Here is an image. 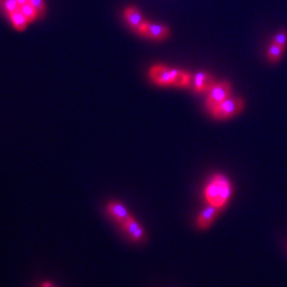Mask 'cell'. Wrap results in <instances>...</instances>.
<instances>
[{"label": "cell", "mask_w": 287, "mask_h": 287, "mask_svg": "<svg viewBox=\"0 0 287 287\" xmlns=\"http://www.w3.org/2000/svg\"><path fill=\"white\" fill-rule=\"evenodd\" d=\"M232 190V183L226 175L216 173L207 181L203 189L204 200L207 202V205L215 206L220 211L230 201Z\"/></svg>", "instance_id": "1"}, {"label": "cell", "mask_w": 287, "mask_h": 287, "mask_svg": "<svg viewBox=\"0 0 287 287\" xmlns=\"http://www.w3.org/2000/svg\"><path fill=\"white\" fill-rule=\"evenodd\" d=\"M245 103L241 97H230L221 102L219 106L214 108L211 112L212 116L218 121H225V119L233 117L241 113L244 110Z\"/></svg>", "instance_id": "2"}, {"label": "cell", "mask_w": 287, "mask_h": 287, "mask_svg": "<svg viewBox=\"0 0 287 287\" xmlns=\"http://www.w3.org/2000/svg\"><path fill=\"white\" fill-rule=\"evenodd\" d=\"M232 87L228 81H222L216 83L213 89L209 92V96L206 99V108L209 111H212L214 108L219 106L221 102L225 101L231 96Z\"/></svg>", "instance_id": "3"}, {"label": "cell", "mask_w": 287, "mask_h": 287, "mask_svg": "<svg viewBox=\"0 0 287 287\" xmlns=\"http://www.w3.org/2000/svg\"><path fill=\"white\" fill-rule=\"evenodd\" d=\"M139 32L142 35L148 38L156 39V41H162V39L167 38L169 35V29L166 26L151 22H144Z\"/></svg>", "instance_id": "4"}, {"label": "cell", "mask_w": 287, "mask_h": 287, "mask_svg": "<svg viewBox=\"0 0 287 287\" xmlns=\"http://www.w3.org/2000/svg\"><path fill=\"white\" fill-rule=\"evenodd\" d=\"M150 78L158 85H172L171 69L164 65H154L150 69Z\"/></svg>", "instance_id": "5"}, {"label": "cell", "mask_w": 287, "mask_h": 287, "mask_svg": "<svg viewBox=\"0 0 287 287\" xmlns=\"http://www.w3.org/2000/svg\"><path fill=\"white\" fill-rule=\"evenodd\" d=\"M216 85L214 77L209 73H198L194 78V91L196 93L210 92Z\"/></svg>", "instance_id": "6"}, {"label": "cell", "mask_w": 287, "mask_h": 287, "mask_svg": "<svg viewBox=\"0 0 287 287\" xmlns=\"http://www.w3.org/2000/svg\"><path fill=\"white\" fill-rule=\"evenodd\" d=\"M218 212L219 210L216 209L215 206L207 205L205 209L198 215V217L196 219V226L201 230H205L207 228H210L212 226L215 217L217 216Z\"/></svg>", "instance_id": "7"}, {"label": "cell", "mask_w": 287, "mask_h": 287, "mask_svg": "<svg viewBox=\"0 0 287 287\" xmlns=\"http://www.w3.org/2000/svg\"><path fill=\"white\" fill-rule=\"evenodd\" d=\"M108 212L111 216L113 217L116 221L121 223V225H123V223L125 221H127V219L131 216V215L128 213L127 209L122 203H118L115 201L109 202Z\"/></svg>", "instance_id": "8"}, {"label": "cell", "mask_w": 287, "mask_h": 287, "mask_svg": "<svg viewBox=\"0 0 287 287\" xmlns=\"http://www.w3.org/2000/svg\"><path fill=\"white\" fill-rule=\"evenodd\" d=\"M123 228L126 231V232L130 235L131 239L133 242H140L144 238V231L141 228L139 223L135 221V219L130 216L123 223Z\"/></svg>", "instance_id": "9"}, {"label": "cell", "mask_w": 287, "mask_h": 287, "mask_svg": "<svg viewBox=\"0 0 287 287\" xmlns=\"http://www.w3.org/2000/svg\"><path fill=\"white\" fill-rule=\"evenodd\" d=\"M125 18L127 22L130 25V27L137 31H140L142 25L145 22L143 19L141 12L134 6L128 7V9L125 11Z\"/></svg>", "instance_id": "10"}, {"label": "cell", "mask_w": 287, "mask_h": 287, "mask_svg": "<svg viewBox=\"0 0 287 287\" xmlns=\"http://www.w3.org/2000/svg\"><path fill=\"white\" fill-rule=\"evenodd\" d=\"M172 85L179 87H188L190 85V76L184 71L178 69H171Z\"/></svg>", "instance_id": "11"}, {"label": "cell", "mask_w": 287, "mask_h": 287, "mask_svg": "<svg viewBox=\"0 0 287 287\" xmlns=\"http://www.w3.org/2000/svg\"><path fill=\"white\" fill-rule=\"evenodd\" d=\"M9 15H10V18H11L13 26L16 30H18V31L25 30V28L27 27V23L29 21L27 20V18L22 15V13L19 10L14 11V12L10 13Z\"/></svg>", "instance_id": "12"}, {"label": "cell", "mask_w": 287, "mask_h": 287, "mask_svg": "<svg viewBox=\"0 0 287 287\" xmlns=\"http://www.w3.org/2000/svg\"><path fill=\"white\" fill-rule=\"evenodd\" d=\"M284 49H285L284 47H281V46L276 45L273 43V45L269 47L268 52H267L268 60L271 63H277L279 60L281 59V55H282Z\"/></svg>", "instance_id": "13"}, {"label": "cell", "mask_w": 287, "mask_h": 287, "mask_svg": "<svg viewBox=\"0 0 287 287\" xmlns=\"http://www.w3.org/2000/svg\"><path fill=\"white\" fill-rule=\"evenodd\" d=\"M19 11L22 13L23 16H25L28 21H33L37 17V13L35 9L29 2L20 5Z\"/></svg>", "instance_id": "14"}, {"label": "cell", "mask_w": 287, "mask_h": 287, "mask_svg": "<svg viewBox=\"0 0 287 287\" xmlns=\"http://www.w3.org/2000/svg\"><path fill=\"white\" fill-rule=\"evenodd\" d=\"M29 3L34 7L36 13H37V17L38 16H42L45 12V2L44 0H29Z\"/></svg>", "instance_id": "15"}, {"label": "cell", "mask_w": 287, "mask_h": 287, "mask_svg": "<svg viewBox=\"0 0 287 287\" xmlns=\"http://www.w3.org/2000/svg\"><path fill=\"white\" fill-rule=\"evenodd\" d=\"M274 44L285 48V46L287 44V32L282 31L279 34H277L276 37L274 38Z\"/></svg>", "instance_id": "16"}, {"label": "cell", "mask_w": 287, "mask_h": 287, "mask_svg": "<svg viewBox=\"0 0 287 287\" xmlns=\"http://www.w3.org/2000/svg\"><path fill=\"white\" fill-rule=\"evenodd\" d=\"M4 7L7 13H12L14 11L19 10V4L16 0H5L4 1Z\"/></svg>", "instance_id": "17"}, {"label": "cell", "mask_w": 287, "mask_h": 287, "mask_svg": "<svg viewBox=\"0 0 287 287\" xmlns=\"http://www.w3.org/2000/svg\"><path fill=\"white\" fill-rule=\"evenodd\" d=\"M16 1L18 2V4H19V6H20V5H22V4H25V3L29 2V0H16Z\"/></svg>", "instance_id": "18"}, {"label": "cell", "mask_w": 287, "mask_h": 287, "mask_svg": "<svg viewBox=\"0 0 287 287\" xmlns=\"http://www.w3.org/2000/svg\"><path fill=\"white\" fill-rule=\"evenodd\" d=\"M42 287H54V286H52V284L49 282H46V283H43Z\"/></svg>", "instance_id": "19"}]
</instances>
